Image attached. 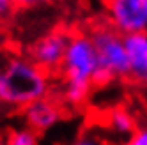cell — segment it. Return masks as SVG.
<instances>
[{
	"label": "cell",
	"instance_id": "obj_6",
	"mask_svg": "<svg viewBox=\"0 0 147 145\" xmlns=\"http://www.w3.org/2000/svg\"><path fill=\"white\" fill-rule=\"evenodd\" d=\"M66 111L67 110L60 103V99L55 94H50L43 99L30 103L20 113H22V119L27 128L36 131L37 134H43L51 128H55L66 115Z\"/></svg>",
	"mask_w": 147,
	"mask_h": 145
},
{
	"label": "cell",
	"instance_id": "obj_13",
	"mask_svg": "<svg viewBox=\"0 0 147 145\" xmlns=\"http://www.w3.org/2000/svg\"><path fill=\"white\" fill-rule=\"evenodd\" d=\"M16 11H27V9H34L48 4L50 0H11Z\"/></svg>",
	"mask_w": 147,
	"mask_h": 145
},
{
	"label": "cell",
	"instance_id": "obj_4",
	"mask_svg": "<svg viewBox=\"0 0 147 145\" xmlns=\"http://www.w3.org/2000/svg\"><path fill=\"white\" fill-rule=\"evenodd\" d=\"M71 34H73V28L55 27L48 30L46 34H43L39 39H36L27 51V55L32 58L34 64H37L53 80L57 78L62 67Z\"/></svg>",
	"mask_w": 147,
	"mask_h": 145
},
{
	"label": "cell",
	"instance_id": "obj_9",
	"mask_svg": "<svg viewBox=\"0 0 147 145\" xmlns=\"http://www.w3.org/2000/svg\"><path fill=\"white\" fill-rule=\"evenodd\" d=\"M5 145H39V134L30 128L23 126L20 129L9 131L5 138Z\"/></svg>",
	"mask_w": 147,
	"mask_h": 145
},
{
	"label": "cell",
	"instance_id": "obj_14",
	"mask_svg": "<svg viewBox=\"0 0 147 145\" xmlns=\"http://www.w3.org/2000/svg\"><path fill=\"white\" fill-rule=\"evenodd\" d=\"M0 145H5V140H0Z\"/></svg>",
	"mask_w": 147,
	"mask_h": 145
},
{
	"label": "cell",
	"instance_id": "obj_12",
	"mask_svg": "<svg viewBox=\"0 0 147 145\" xmlns=\"http://www.w3.org/2000/svg\"><path fill=\"white\" fill-rule=\"evenodd\" d=\"M14 13H16V9L11 0H0V25H5L13 18Z\"/></svg>",
	"mask_w": 147,
	"mask_h": 145
},
{
	"label": "cell",
	"instance_id": "obj_10",
	"mask_svg": "<svg viewBox=\"0 0 147 145\" xmlns=\"http://www.w3.org/2000/svg\"><path fill=\"white\" fill-rule=\"evenodd\" d=\"M69 145H110L105 138L98 136V134H92V133H83L80 134V136L75 140V142H71Z\"/></svg>",
	"mask_w": 147,
	"mask_h": 145
},
{
	"label": "cell",
	"instance_id": "obj_11",
	"mask_svg": "<svg viewBox=\"0 0 147 145\" xmlns=\"http://www.w3.org/2000/svg\"><path fill=\"white\" fill-rule=\"evenodd\" d=\"M124 145H147V122L138 124L136 131L129 136V140Z\"/></svg>",
	"mask_w": 147,
	"mask_h": 145
},
{
	"label": "cell",
	"instance_id": "obj_7",
	"mask_svg": "<svg viewBox=\"0 0 147 145\" xmlns=\"http://www.w3.org/2000/svg\"><path fill=\"white\" fill-rule=\"evenodd\" d=\"M124 46L129 60L131 83L147 87V32L124 36Z\"/></svg>",
	"mask_w": 147,
	"mask_h": 145
},
{
	"label": "cell",
	"instance_id": "obj_15",
	"mask_svg": "<svg viewBox=\"0 0 147 145\" xmlns=\"http://www.w3.org/2000/svg\"><path fill=\"white\" fill-rule=\"evenodd\" d=\"M0 64H2V62H0Z\"/></svg>",
	"mask_w": 147,
	"mask_h": 145
},
{
	"label": "cell",
	"instance_id": "obj_1",
	"mask_svg": "<svg viewBox=\"0 0 147 145\" xmlns=\"http://www.w3.org/2000/svg\"><path fill=\"white\" fill-rule=\"evenodd\" d=\"M98 72V53L87 30L73 28L64 62L55 78L59 90H53L66 110H80L87 105L96 89Z\"/></svg>",
	"mask_w": 147,
	"mask_h": 145
},
{
	"label": "cell",
	"instance_id": "obj_2",
	"mask_svg": "<svg viewBox=\"0 0 147 145\" xmlns=\"http://www.w3.org/2000/svg\"><path fill=\"white\" fill-rule=\"evenodd\" d=\"M55 80L28 55H9L0 64V108L22 111L37 99L53 94Z\"/></svg>",
	"mask_w": 147,
	"mask_h": 145
},
{
	"label": "cell",
	"instance_id": "obj_8",
	"mask_svg": "<svg viewBox=\"0 0 147 145\" xmlns=\"http://www.w3.org/2000/svg\"><path fill=\"white\" fill-rule=\"evenodd\" d=\"M105 129L110 138L119 140V145H124L129 140V136L136 131L138 122H136L135 115L124 106H115L112 108L107 117H105Z\"/></svg>",
	"mask_w": 147,
	"mask_h": 145
},
{
	"label": "cell",
	"instance_id": "obj_5",
	"mask_svg": "<svg viewBox=\"0 0 147 145\" xmlns=\"http://www.w3.org/2000/svg\"><path fill=\"white\" fill-rule=\"evenodd\" d=\"M105 19L122 36L147 32V0H103Z\"/></svg>",
	"mask_w": 147,
	"mask_h": 145
},
{
	"label": "cell",
	"instance_id": "obj_3",
	"mask_svg": "<svg viewBox=\"0 0 147 145\" xmlns=\"http://www.w3.org/2000/svg\"><path fill=\"white\" fill-rule=\"evenodd\" d=\"M98 53L99 72L96 89L112 81L129 80V60L124 46V36L119 34L105 18H98L85 28Z\"/></svg>",
	"mask_w": 147,
	"mask_h": 145
}]
</instances>
